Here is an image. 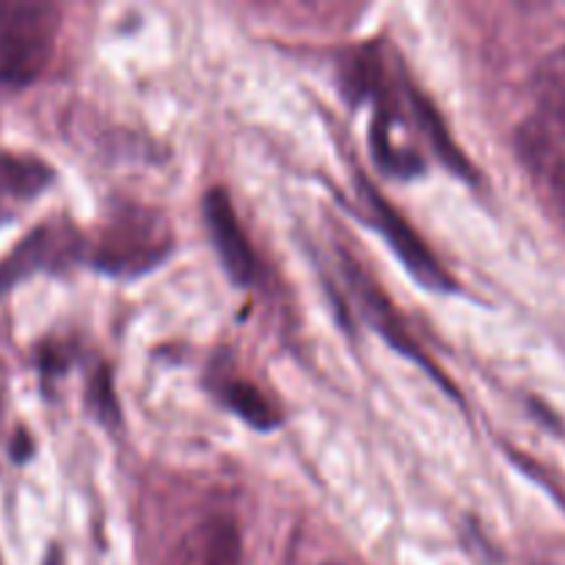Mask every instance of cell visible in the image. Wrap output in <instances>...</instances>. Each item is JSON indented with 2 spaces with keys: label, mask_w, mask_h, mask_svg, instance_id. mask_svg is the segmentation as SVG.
Here are the masks:
<instances>
[{
  "label": "cell",
  "mask_w": 565,
  "mask_h": 565,
  "mask_svg": "<svg viewBox=\"0 0 565 565\" xmlns=\"http://www.w3.org/2000/svg\"><path fill=\"white\" fill-rule=\"evenodd\" d=\"M83 246H86L83 237L66 221H50V224L36 226L0 263V292L11 290L17 281L28 279L31 274H39V270L64 268V265L75 263L81 257Z\"/></svg>",
  "instance_id": "cell-4"
},
{
  "label": "cell",
  "mask_w": 565,
  "mask_h": 565,
  "mask_svg": "<svg viewBox=\"0 0 565 565\" xmlns=\"http://www.w3.org/2000/svg\"><path fill=\"white\" fill-rule=\"evenodd\" d=\"M88 397H92V406L97 408L99 417L108 423V419H116V401H114V390H110V373L108 370H99L94 375L92 386H88Z\"/></svg>",
  "instance_id": "cell-13"
},
{
  "label": "cell",
  "mask_w": 565,
  "mask_h": 565,
  "mask_svg": "<svg viewBox=\"0 0 565 565\" xmlns=\"http://www.w3.org/2000/svg\"><path fill=\"white\" fill-rule=\"evenodd\" d=\"M221 401L254 428L270 430L279 425V412H276L274 403L248 381H230V384L221 386Z\"/></svg>",
  "instance_id": "cell-12"
},
{
  "label": "cell",
  "mask_w": 565,
  "mask_h": 565,
  "mask_svg": "<svg viewBox=\"0 0 565 565\" xmlns=\"http://www.w3.org/2000/svg\"><path fill=\"white\" fill-rule=\"evenodd\" d=\"M58 9L47 3H0V83L28 86L53 58Z\"/></svg>",
  "instance_id": "cell-2"
},
{
  "label": "cell",
  "mask_w": 565,
  "mask_h": 565,
  "mask_svg": "<svg viewBox=\"0 0 565 565\" xmlns=\"http://www.w3.org/2000/svg\"><path fill=\"white\" fill-rule=\"evenodd\" d=\"M533 94L541 114L565 130V47L552 50L533 75Z\"/></svg>",
  "instance_id": "cell-10"
},
{
  "label": "cell",
  "mask_w": 565,
  "mask_h": 565,
  "mask_svg": "<svg viewBox=\"0 0 565 565\" xmlns=\"http://www.w3.org/2000/svg\"><path fill=\"white\" fill-rule=\"evenodd\" d=\"M42 565H64V555H61L58 546H53V550L47 552V557H44Z\"/></svg>",
  "instance_id": "cell-14"
},
{
  "label": "cell",
  "mask_w": 565,
  "mask_h": 565,
  "mask_svg": "<svg viewBox=\"0 0 565 565\" xmlns=\"http://www.w3.org/2000/svg\"><path fill=\"white\" fill-rule=\"evenodd\" d=\"M204 221H207L210 237L215 243L224 270L237 285H248L257 276V257L248 243V235L243 232L241 218H237L232 199L224 188H213L204 196Z\"/></svg>",
  "instance_id": "cell-5"
},
{
  "label": "cell",
  "mask_w": 565,
  "mask_h": 565,
  "mask_svg": "<svg viewBox=\"0 0 565 565\" xmlns=\"http://www.w3.org/2000/svg\"><path fill=\"white\" fill-rule=\"evenodd\" d=\"M359 188H362L364 204L370 207V215H373L375 226H379L381 235L386 237L392 252H395L397 257H401V263L406 265L408 274H412L425 290H436V292L456 290L452 276L447 274L445 265L436 259V254L430 252L428 243L419 237V232L403 218L401 210L392 207V204L381 196L379 188L370 185L367 180H359Z\"/></svg>",
  "instance_id": "cell-3"
},
{
  "label": "cell",
  "mask_w": 565,
  "mask_h": 565,
  "mask_svg": "<svg viewBox=\"0 0 565 565\" xmlns=\"http://www.w3.org/2000/svg\"><path fill=\"white\" fill-rule=\"evenodd\" d=\"M53 180L47 163L31 154L0 152V221L9 215V204L31 202Z\"/></svg>",
  "instance_id": "cell-9"
},
{
  "label": "cell",
  "mask_w": 565,
  "mask_h": 565,
  "mask_svg": "<svg viewBox=\"0 0 565 565\" xmlns=\"http://www.w3.org/2000/svg\"><path fill=\"white\" fill-rule=\"evenodd\" d=\"M345 270H348V279H351V287L356 290L364 315H367L370 323L379 329V334L384 337V340L390 342L395 351L406 353V356H412L414 362L423 364L425 370H430V373H434V379L441 381V386H447V390L452 392V386L441 379L439 370H436L434 364L423 356V348H419V342L412 337V331H408L406 320L401 318L397 307H392L390 298L384 296V290H381V287L375 285V281L370 279V276L364 274L356 263H353V259H345Z\"/></svg>",
  "instance_id": "cell-6"
},
{
  "label": "cell",
  "mask_w": 565,
  "mask_h": 565,
  "mask_svg": "<svg viewBox=\"0 0 565 565\" xmlns=\"http://www.w3.org/2000/svg\"><path fill=\"white\" fill-rule=\"evenodd\" d=\"M0 408H3V397H0Z\"/></svg>",
  "instance_id": "cell-16"
},
{
  "label": "cell",
  "mask_w": 565,
  "mask_h": 565,
  "mask_svg": "<svg viewBox=\"0 0 565 565\" xmlns=\"http://www.w3.org/2000/svg\"><path fill=\"white\" fill-rule=\"evenodd\" d=\"M516 147L530 174L544 185L555 207L565 215V149L555 141L550 127L524 125L516 136Z\"/></svg>",
  "instance_id": "cell-8"
},
{
  "label": "cell",
  "mask_w": 565,
  "mask_h": 565,
  "mask_svg": "<svg viewBox=\"0 0 565 565\" xmlns=\"http://www.w3.org/2000/svg\"><path fill=\"white\" fill-rule=\"evenodd\" d=\"M323 565H342V563H323Z\"/></svg>",
  "instance_id": "cell-15"
},
{
  "label": "cell",
  "mask_w": 565,
  "mask_h": 565,
  "mask_svg": "<svg viewBox=\"0 0 565 565\" xmlns=\"http://www.w3.org/2000/svg\"><path fill=\"white\" fill-rule=\"evenodd\" d=\"M243 541L232 516H210L180 541L171 565H241Z\"/></svg>",
  "instance_id": "cell-7"
},
{
  "label": "cell",
  "mask_w": 565,
  "mask_h": 565,
  "mask_svg": "<svg viewBox=\"0 0 565 565\" xmlns=\"http://www.w3.org/2000/svg\"><path fill=\"white\" fill-rule=\"evenodd\" d=\"M174 248L169 221L152 207L121 204L92 243L94 268L114 276H138L163 263Z\"/></svg>",
  "instance_id": "cell-1"
},
{
  "label": "cell",
  "mask_w": 565,
  "mask_h": 565,
  "mask_svg": "<svg viewBox=\"0 0 565 565\" xmlns=\"http://www.w3.org/2000/svg\"><path fill=\"white\" fill-rule=\"evenodd\" d=\"M412 108H414V116H417L419 127H423V132L428 136L430 147L439 152V158L445 160V163L450 166L456 174L467 177V180H469V177H472V169H469L463 152L456 147V141L450 138V132H447V127H445V121H441L439 110H436L434 105H430L428 99H425L423 94H417V92H412Z\"/></svg>",
  "instance_id": "cell-11"
}]
</instances>
